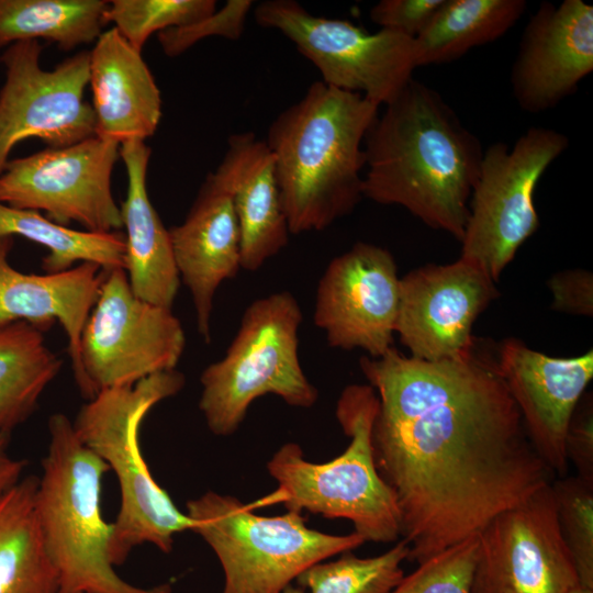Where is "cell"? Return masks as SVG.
I'll list each match as a JSON object with an SVG mask.
<instances>
[{"mask_svg": "<svg viewBox=\"0 0 593 593\" xmlns=\"http://www.w3.org/2000/svg\"><path fill=\"white\" fill-rule=\"evenodd\" d=\"M359 366L379 399L373 459L395 499L407 560L419 564L478 536L553 481L497 356L478 340L456 359L427 361L392 347Z\"/></svg>", "mask_w": 593, "mask_h": 593, "instance_id": "obj_1", "label": "cell"}, {"mask_svg": "<svg viewBox=\"0 0 593 593\" xmlns=\"http://www.w3.org/2000/svg\"><path fill=\"white\" fill-rule=\"evenodd\" d=\"M483 150L439 92L413 78L365 137L363 198L461 242Z\"/></svg>", "mask_w": 593, "mask_h": 593, "instance_id": "obj_2", "label": "cell"}, {"mask_svg": "<svg viewBox=\"0 0 593 593\" xmlns=\"http://www.w3.org/2000/svg\"><path fill=\"white\" fill-rule=\"evenodd\" d=\"M379 108L320 80L271 122L265 142L291 234L323 231L361 201L363 143Z\"/></svg>", "mask_w": 593, "mask_h": 593, "instance_id": "obj_3", "label": "cell"}, {"mask_svg": "<svg viewBox=\"0 0 593 593\" xmlns=\"http://www.w3.org/2000/svg\"><path fill=\"white\" fill-rule=\"evenodd\" d=\"M48 433L35 512L58 593H171L168 583L139 588L116 574L109 556L112 523L101 507L102 479L110 469L82 444L66 415L53 414Z\"/></svg>", "mask_w": 593, "mask_h": 593, "instance_id": "obj_4", "label": "cell"}, {"mask_svg": "<svg viewBox=\"0 0 593 593\" xmlns=\"http://www.w3.org/2000/svg\"><path fill=\"white\" fill-rule=\"evenodd\" d=\"M184 382V376L174 369L133 385L103 390L81 406L72 422L82 444L108 465L119 482L121 504L109 544L113 566L122 564L143 544L169 553L175 535L191 530V518L153 478L139 446L146 414L179 393Z\"/></svg>", "mask_w": 593, "mask_h": 593, "instance_id": "obj_5", "label": "cell"}, {"mask_svg": "<svg viewBox=\"0 0 593 593\" xmlns=\"http://www.w3.org/2000/svg\"><path fill=\"white\" fill-rule=\"evenodd\" d=\"M379 399L369 384H349L336 404V418L350 441L343 454L316 463L298 444L282 445L267 463L277 481L275 500L289 511L345 518L365 541L393 542L401 536L400 513L390 488L379 475L372 427Z\"/></svg>", "mask_w": 593, "mask_h": 593, "instance_id": "obj_6", "label": "cell"}, {"mask_svg": "<svg viewBox=\"0 0 593 593\" xmlns=\"http://www.w3.org/2000/svg\"><path fill=\"white\" fill-rule=\"evenodd\" d=\"M302 311L294 295L280 291L251 302L225 355L201 373L199 409L217 436L237 430L249 405L275 394L287 404L307 409L318 398L299 357Z\"/></svg>", "mask_w": 593, "mask_h": 593, "instance_id": "obj_7", "label": "cell"}, {"mask_svg": "<svg viewBox=\"0 0 593 593\" xmlns=\"http://www.w3.org/2000/svg\"><path fill=\"white\" fill-rule=\"evenodd\" d=\"M191 530L214 551L222 593H282L310 567L365 542L357 533L331 535L306 526L301 512L261 516L231 495L208 491L187 502Z\"/></svg>", "mask_w": 593, "mask_h": 593, "instance_id": "obj_8", "label": "cell"}, {"mask_svg": "<svg viewBox=\"0 0 593 593\" xmlns=\"http://www.w3.org/2000/svg\"><path fill=\"white\" fill-rule=\"evenodd\" d=\"M568 146L569 139L561 132L532 126L512 146L496 142L483 150L460 258L499 281L519 247L538 230L534 202L537 183Z\"/></svg>", "mask_w": 593, "mask_h": 593, "instance_id": "obj_9", "label": "cell"}, {"mask_svg": "<svg viewBox=\"0 0 593 593\" xmlns=\"http://www.w3.org/2000/svg\"><path fill=\"white\" fill-rule=\"evenodd\" d=\"M254 18L290 40L324 83L378 107L395 99L417 68L415 40L394 31L369 33L347 20L314 15L294 0L259 2Z\"/></svg>", "mask_w": 593, "mask_h": 593, "instance_id": "obj_10", "label": "cell"}, {"mask_svg": "<svg viewBox=\"0 0 593 593\" xmlns=\"http://www.w3.org/2000/svg\"><path fill=\"white\" fill-rule=\"evenodd\" d=\"M184 346L183 327L171 309L136 296L125 269L105 270L81 333L80 393L91 400L103 390L174 370Z\"/></svg>", "mask_w": 593, "mask_h": 593, "instance_id": "obj_11", "label": "cell"}, {"mask_svg": "<svg viewBox=\"0 0 593 593\" xmlns=\"http://www.w3.org/2000/svg\"><path fill=\"white\" fill-rule=\"evenodd\" d=\"M41 53L38 41H19L0 58L5 68L0 90V176L12 149L24 139L59 148L96 135L94 112L85 100L90 52L81 51L52 70L42 68Z\"/></svg>", "mask_w": 593, "mask_h": 593, "instance_id": "obj_12", "label": "cell"}, {"mask_svg": "<svg viewBox=\"0 0 593 593\" xmlns=\"http://www.w3.org/2000/svg\"><path fill=\"white\" fill-rule=\"evenodd\" d=\"M120 144L92 135L66 147H46L9 160L0 176V202L44 211L53 222L78 223L92 233L123 227L111 177Z\"/></svg>", "mask_w": 593, "mask_h": 593, "instance_id": "obj_13", "label": "cell"}, {"mask_svg": "<svg viewBox=\"0 0 593 593\" xmlns=\"http://www.w3.org/2000/svg\"><path fill=\"white\" fill-rule=\"evenodd\" d=\"M478 538L471 593H569L580 585L551 483L500 513Z\"/></svg>", "mask_w": 593, "mask_h": 593, "instance_id": "obj_14", "label": "cell"}, {"mask_svg": "<svg viewBox=\"0 0 593 593\" xmlns=\"http://www.w3.org/2000/svg\"><path fill=\"white\" fill-rule=\"evenodd\" d=\"M400 277L391 253L358 242L333 258L316 290L313 321L333 348L379 358L393 346Z\"/></svg>", "mask_w": 593, "mask_h": 593, "instance_id": "obj_15", "label": "cell"}, {"mask_svg": "<svg viewBox=\"0 0 593 593\" xmlns=\"http://www.w3.org/2000/svg\"><path fill=\"white\" fill-rule=\"evenodd\" d=\"M499 296L495 282L463 258L419 267L400 278L395 333L413 358H459L477 340L472 328L478 316Z\"/></svg>", "mask_w": 593, "mask_h": 593, "instance_id": "obj_16", "label": "cell"}, {"mask_svg": "<svg viewBox=\"0 0 593 593\" xmlns=\"http://www.w3.org/2000/svg\"><path fill=\"white\" fill-rule=\"evenodd\" d=\"M497 363L535 450L553 475L566 477V436L572 414L593 378V350L551 357L507 338Z\"/></svg>", "mask_w": 593, "mask_h": 593, "instance_id": "obj_17", "label": "cell"}, {"mask_svg": "<svg viewBox=\"0 0 593 593\" xmlns=\"http://www.w3.org/2000/svg\"><path fill=\"white\" fill-rule=\"evenodd\" d=\"M593 70V7L544 1L526 24L511 70L518 107L540 113L574 93Z\"/></svg>", "mask_w": 593, "mask_h": 593, "instance_id": "obj_18", "label": "cell"}, {"mask_svg": "<svg viewBox=\"0 0 593 593\" xmlns=\"http://www.w3.org/2000/svg\"><path fill=\"white\" fill-rule=\"evenodd\" d=\"M179 279L188 288L202 339L211 342L214 295L240 267V236L227 189L210 172L184 221L169 228Z\"/></svg>", "mask_w": 593, "mask_h": 593, "instance_id": "obj_19", "label": "cell"}, {"mask_svg": "<svg viewBox=\"0 0 593 593\" xmlns=\"http://www.w3.org/2000/svg\"><path fill=\"white\" fill-rule=\"evenodd\" d=\"M12 247V236H0V327L23 321L45 332L58 322L68 339L72 373L80 391L85 381L81 333L105 270L81 262L56 273H24L9 262Z\"/></svg>", "mask_w": 593, "mask_h": 593, "instance_id": "obj_20", "label": "cell"}, {"mask_svg": "<svg viewBox=\"0 0 593 593\" xmlns=\"http://www.w3.org/2000/svg\"><path fill=\"white\" fill-rule=\"evenodd\" d=\"M212 174L233 202L240 236V267L256 271L288 245L291 234L272 154L255 133H236L228 137L226 152Z\"/></svg>", "mask_w": 593, "mask_h": 593, "instance_id": "obj_21", "label": "cell"}, {"mask_svg": "<svg viewBox=\"0 0 593 593\" xmlns=\"http://www.w3.org/2000/svg\"><path fill=\"white\" fill-rule=\"evenodd\" d=\"M89 85L96 135L123 144L145 142L161 119V94L142 53L115 27L103 31L90 51Z\"/></svg>", "mask_w": 593, "mask_h": 593, "instance_id": "obj_22", "label": "cell"}, {"mask_svg": "<svg viewBox=\"0 0 593 593\" xmlns=\"http://www.w3.org/2000/svg\"><path fill=\"white\" fill-rule=\"evenodd\" d=\"M150 147L142 141L120 145L126 176L121 205L125 235V271L136 296L171 309L180 279L174 261L169 230L161 222L147 191Z\"/></svg>", "mask_w": 593, "mask_h": 593, "instance_id": "obj_23", "label": "cell"}, {"mask_svg": "<svg viewBox=\"0 0 593 593\" xmlns=\"http://www.w3.org/2000/svg\"><path fill=\"white\" fill-rule=\"evenodd\" d=\"M38 479H21L0 495V593H58L36 512Z\"/></svg>", "mask_w": 593, "mask_h": 593, "instance_id": "obj_24", "label": "cell"}, {"mask_svg": "<svg viewBox=\"0 0 593 593\" xmlns=\"http://www.w3.org/2000/svg\"><path fill=\"white\" fill-rule=\"evenodd\" d=\"M527 8L525 0H444L415 37L417 68L446 64L507 33Z\"/></svg>", "mask_w": 593, "mask_h": 593, "instance_id": "obj_25", "label": "cell"}, {"mask_svg": "<svg viewBox=\"0 0 593 593\" xmlns=\"http://www.w3.org/2000/svg\"><path fill=\"white\" fill-rule=\"evenodd\" d=\"M61 363L33 325L20 321L0 327V434H11L34 412Z\"/></svg>", "mask_w": 593, "mask_h": 593, "instance_id": "obj_26", "label": "cell"}, {"mask_svg": "<svg viewBox=\"0 0 593 593\" xmlns=\"http://www.w3.org/2000/svg\"><path fill=\"white\" fill-rule=\"evenodd\" d=\"M0 236H21L47 249L42 260L46 273L71 269L77 261L103 270L125 269V235L92 233L57 224L38 211L16 209L0 202Z\"/></svg>", "mask_w": 593, "mask_h": 593, "instance_id": "obj_27", "label": "cell"}, {"mask_svg": "<svg viewBox=\"0 0 593 593\" xmlns=\"http://www.w3.org/2000/svg\"><path fill=\"white\" fill-rule=\"evenodd\" d=\"M108 5L104 0H0V46L45 38L71 51L96 42Z\"/></svg>", "mask_w": 593, "mask_h": 593, "instance_id": "obj_28", "label": "cell"}, {"mask_svg": "<svg viewBox=\"0 0 593 593\" xmlns=\"http://www.w3.org/2000/svg\"><path fill=\"white\" fill-rule=\"evenodd\" d=\"M409 551L404 539L377 557L359 558L347 551L335 561L310 567L296 580L311 593H390L404 577L401 563Z\"/></svg>", "mask_w": 593, "mask_h": 593, "instance_id": "obj_29", "label": "cell"}, {"mask_svg": "<svg viewBox=\"0 0 593 593\" xmlns=\"http://www.w3.org/2000/svg\"><path fill=\"white\" fill-rule=\"evenodd\" d=\"M215 10L214 0H112L104 21L142 53L153 33L192 24Z\"/></svg>", "mask_w": 593, "mask_h": 593, "instance_id": "obj_30", "label": "cell"}, {"mask_svg": "<svg viewBox=\"0 0 593 593\" xmlns=\"http://www.w3.org/2000/svg\"><path fill=\"white\" fill-rule=\"evenodd\" d=\"M562 538L577 569L579 583L593 589V483L578 475L551 482Z\"/></svg>", "mask_w": 593, "mask_h": 593, "instance_id": "obj_31", "label": "cell"}, {"mask_svg": "<svg viewBox=\"0 0 593 593\" xmlns=\"http://www.w3.org/2000/svg\"><path fill=\"white\" fill-rule=\"evenodd\" d=\"M479 538L472 536L418 564L390 593H471Z\"/></svg>", "mask_w": 593, "mask_h": 593, "instance_id": "obj_32", "label": "cell"}, {"mask_svg": "<svg viewBox=\"0 0 593 593\" xmlns=\"http://www.w3.org/2000/svg\"><path fill=\"white\" fill-rule=\"evenodd\" d=\"M254 5L251 0H228L220 10L192 24L159 32L157 38L160 47L168 57H177L209 36L236 41L243 35Z\"/></svg>", "mask_w": 593, "mask_h": 593, "instance_id": "obj_33", "label": "cell"}, {"mask_svg": "<svg viewBox=\"0 0 593 593\" xmlns=\"http://www.w3.org/2000/svg\"><path fill=\"white\" fill-rule=\"evenodd\" d=\"M444 0H381L369 12L371 21L385 29L417 37L430 22Z\"/></svg>", "mask_w": 593, "mask_h": 593, "instance_id": "obj_34", "label": "cell"}, {"mask_svg": "<svg viewBox=\"0 0 593 593\" xmlns=\"http://www.w3.org/2000/svg\"><path fill=\"white\" fill-rule=\"evenodd\" d=\"M566 454L579 478L593 483V401L584 393L570 419L566 436Z\"/></svg>", "mask_w": 593, "mask_h": 593, "instance_id": "obj_35", "label": "cell"}, {"mask_svg": "<svg viewBox=\"0 0 593 593\" xmlns=\"http://www.w3.org/2000/svg\"><path fill=\"white\" fill-rule=\"evenodd\" d=\"M551 309L567 314L593 315V276L585 269H570L555 273L548 280Z\"/></svg>", "mask_w": 593, "mask_h": 593, "instance_id": "obj_36", "label": "cell"}, {"mask_svg": "<svg viewBox=\"0 0 593 593\" xmlns=\"http://www.w3.org/2000/svg\"><path fill=\"white\" fill-rule=\"evenodd\" d=\"M10 434H0V495L21 481L25 460L12 458L8 451Z\"/></svg>", "mask_w": 593, "mask_h": 593, "instance_id": "obj_37", "label": "cell"}, {"mask_svg": "<svg viewBox=\"0 0 593 593\" xmlns=\"http://www.w3.org/2000/svg\"><path fill=\"white\" fill-rule=\"evenodd\" d=\"M569 593H593V589H589L582 585H578L573 590H571Z\"/></svg>", "mask_w": 593, "mask_h": 593, "instance_id": "obj_38", "label": "cell"}, {"mask_svg": "<svg viewBox=\"0 0 593 593\" xmlns=\"http://www.w3.org/2000/svg\"><path fill=\"white\" fill-rule=\"evenodd\" d=\"M282 593H303V590L301 588H295L289 584Z\"/></svg>", "mask_w": 593, "mask_h": 593, "instance_id": "obj_39", "label": "cell"}]
</instances>
